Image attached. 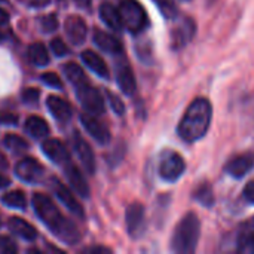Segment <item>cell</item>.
<instances>
[{
  "label": "cell",
  "instance_id": "cell-30",
  "mask_svg": "<svg viewBox=\"0 0 254 254\" xmlns=\"http://www.w3.org/2000/svg\"><path fill=\"white\" fill-rule=\"evenodd\" d=\"M39 98H40V91L37 88H25L22 92H21V100L22 103L28 104V106H34L39 103Z\"/></svg>",
  "mask_w": 254,
  "mask_h": 254
},
{
  "label": "cell",
  "instance_id": "cell-24",
  "mask_svg": "<svg viewBox=\"0 0 254 254\" xmlns=\"http://www.w3.org/2000/svg\"><path fill=\"white\" fill-rule=\"evenodd\" d=\"M27 57L30 60L31 64L34 65H46L49 63V54L45 48L43 43H33L28 46V51H27Z\"/></svg>",
  "mask_w": 254,
  "mask_h": 254
},
{
  "label": "cell",
  "instance_id": "cell-1",
  "mask_svg": "<svg viewBox=\"0 0 254 254\" xmlns=\"http://www.w3.org/2000/svg\"><path fill=\"white\" fill-rule=\"evenodd\" d=\"M33 208L37 217L49 228V231L58 237L65 244H77L80 241V232L77 226L65 219L61 211L57 208L54 201L43 195V193H34L33 195Z\"/></svg>",
  "mask_w": 254,
  "mask_h": 254
},
{
  "label": "cell",
  "instance_id": "cell-6",
  "mask_svg": "<svg viewBox=\"0 0 254 254\" xmlns=\"http://www.w3.org/2000/svg\"><path fill=\"white\" fill-rule=\"evenodd\" d=\"M76 95L83 109L91 115H103L104 113V100L101 92L91 86L89 82L80 83L76 86Z\"/></svg>",
  "mask_w": 254,
  "mask_h": 254
},
{
  "label": "cell",
  "instance_id": "cell-35",
  "mask_svg": "<svg viewBox=\"0 0 254 254\" xmlns=\"http://www.w3.org/2000/svg\"><path fill=\"white\" fill-rule=\"evenodd\" d=\"M42 80H43L46 85L52 86V88H63V80L60 79L58 74H55V73H52V71L43 73V74H42Z\"/></svg>",
  "mask_w": 254,
  "mask_h": 254
},
{
  "label": "cell",
  "instance_id": "cell-12",
  "mask_svg": "<svg viewBox=\"0 0 254 254\" xmlns=\"http://www.w3.org/2000/svg\"><path fill=\"white\" fill-rule=\"evenodd\" d=\"M253 167L254 153H243V155H238V156L229 159V162L225 167V171L235 179H243L244 176H247L250 173V170Z\"/></svg>",
  "mask_w": 254,
  "mask_h": 254
},
{
  "label": "cell",
  "instance_id": "cell-16",
  "mask_svg": "<svg viewBox=\"0 0 254 254\" xmlns=\"http://www.w3.org/2000/svg\"><path fill=\"white\" fill-rule=\"evenodd\" d=\"M116 80H118V85H119L121 91L125 95H132L135 92V88H137L135 77H134L132 68L129 67V64L127 61L118 63V65H116Z\"/></svg>",
  "mask_w": 254,
  "mask_h": 254
},
{
  "label": "cell",
  "instance_id": "cell-28",
  "mask_svg": "<svg viewBox=\"0 0 254 254\" xmlns=\"http://www.w3.org/2000/svg\"><path fill=\"white\" fill-rule=\"evenodd\" d=\"M3 144L15 153H22L28 149V143L16 134H6L3 138Z\"/></svg>",
  "mask_w": 254,
  "mask_h": 254
},
{
  "label": "cell",
  "instance_id": "cell-37",
  "mask_svg": "<svg viewBox=\"0 0 254 254\" xmlns=\"http://www.w3.org/2000/svg\"><path fill=\"white\" fill-rule=\"evenodd\" d=\"M18 116L10 112H0V125H16Z\"/></svg>",
  "mask_w": 254,
  "mask_h": 254
},
{
  "label": "cell",
  "instance_id": "cell-14",
  "mask_svg": "<svg viewBox=\"0 0 254 254\" xmlns=\"http://www.w3.org/2000/svg\"><path fill=\"white\" fill-rule=\"evenodd\" d=\"M73 147H74V152L79 156L83 168L89 174H94V171H95V156H94V152H92L91 146L79 135V132H74V135H73Z\"/></svg>",
  "mask_w": 254,
  "mask_h": 254
},
{
  "label": "cell",
  "instance_id": "cell-41",
  "mask_svg": "<svg viewBox=\"0 0 254 254\" xmlns=\"http://www.w3.org/2000/svg\"><path fill=\"white\" fill-rule=\"evenodd\" d=\"M74 1H76V4H77L79 7H82V9H86V10L91 9V0H74Z\"/></svg>",
  "mask_w": 254,
  "mask_h": 254
},
{
  "label": "cell",
  "instance_id": "cell-2",
  "mask_svg": "<svg viewBox=\"0 0 254 254\" xmlns=\"http://www.w3.org/2000/svg\"><path fill=\"white\" fill-rule=\"evenodd\" d=\"M211 116H213L211 103L204 97L195 98L179 124L177 131L180 138L186 143H195L201 140L210 128Z\"/></svg>",
  "mask_w": 254,
  "mask_h": 254
},
{
  "label": "cell",
  "instance_id": "cell-5",
  "mask_svg": "<svg viewBox=\"0 0 254 254\" xmlns=\"http://www.w3.org/2000/svg\"><path fill=\"white\" fill-rule=\"evenodd\" d=\"M185 170H186V162L183 156L179 155L177 152L168 150L161 156L158 173L162 180L174 183L185 174Z\"/></svg>",
  "mask_w": 254,
  "mask_h": 254
},
{
  "label": "cell",
  "instance_id": "cell-21",
  "mask_svg": "<svg viewBox=\"0 0 254 254\" xmlns=\"http://www.w3.org/2000/svg\"><path fill=\"white\" fill-rule=\"evenodd\" d=\"M94 43L104 52L109 54H121L122 52V43L112 34L101 31V30H95L94 31Z\"/></svg>",
  "mask_w": 254,
  "mask_h": 254
},
{
  "label": "cell",
  "instance_id": "cell-40",
  "mask_svg": "<svg viewBox=\"0 0 254 254\" xmlns=\"http://www.w3.org/2000/svg\"><path fill=\"white\" fill-rule=\"evenodd\" d=\"M51 0H31V6L33 7H45L49 4Z\"/></svg>",
  "mask_w": 254,
  "mask_h": 254
},
{
  "label": "cell",
  "instance_id": "cell-15",
  "mask_svg": "<svg viewBox=\"0 0 254 254\" xmlns=\"http://www.w3.org/2000/svg\"><path fill=\"white\" fill-rule=\"evenodd\" d=\"M42 150L43 153L54 162L58 165H65L68 162V152L67 147L64 146L63 141L57 140V138H48L43 141L42 144Z\"/></svg>",
  "mask_w": 254,
  "mask_h": 254
},
{
  "label": "cell",
  "instance_id": "cell-34",
  "mask_svg": "<svg viewBox=\"0 0 254 254\" xmlns=\"http://www.w3.org/2000/svg\"><path fill=\"white\" fill-rule=\"evenodd\" d=\"M18 249L15 246V243L9 238V237H4V235H0V253L10 254L16 253Z\"/></svg>",
  "mask_w": 254,
  "mask_h": 254
},
{
  "label": "cell",
  "instance_id": "cell-42",
  "mask_svg": "<svg viewBox=\"0 0 254 254\" xmlns=\"http://www.w3.org/2000/svg\"><path fill=\"white\" fill-rule=\"evenodd\" d=\"M7 21H9V15H7V12H6V10H3V9H0V25L7 24Z\"/></svg>",
  "mask_w": 254,
  "mask_h": 254
},
{
  "label": "cell",
  "instance_id": "cell-26",
  "mask_svg": "<svg viewBox=\"0 0 254 254\" xmlns=\"http://www.w3.org/2000/svg\"><path fill=\"white\" fill-rule=\"evenodd\" d=\"M63 70H64V74L67 76V79H68L74 86L88 82V79H86V76H85V71H83L82 67H80L79 64H76V63H67V64L64 65Z\"/></svg>",
  "mask_w": 254,
  "mask_h": 254
},
{
  "label": "cell",
  "instance_id": "cell-7",
  "mask_svg": "<svg viewBox=\"0 0 254 254\" xmlns=\"http://www.w3.org/2000/svg\"><path fill=\"white\" fill-rule=\"evenodd\" d=\"M127 229L131 238H140L146 231V219H144V207L140 202H132L128 205L127 213Z\"/></svg>",
  "mask_w": 254,
  "mask_h": 254
},
{
  "label": "cell",
  "instance_id": "cell-27",
  "mask_svg": "<svg viewBox=\"0 0 254 254\" xmlns=\"http://www.w3.org/2000/svg\"><path fill=\"white\" fill-rule=\"evenodd\" d=\"M1 201L12 208H18V210H24L27 205V199H25V193L21 190H12L3 195Z\"/></svg>",
  "mask_w": 254,
  "mask_h": 254
},
{
  "label": "cell",
  "instance_id": "cell-29",
  "mask_svg": "<svg viewBox=\"0 0 254 254\" xmlns=\"http://www.w3.org/2000/svg\"><path fill=\"white\" fill-rule=\"evenodd\" d=\"M238 252L254 253V232H246L238 240Z\"/></svg>",
  "mask_w": 254,
  "mask_h": 254
},
{
  "label": "cell",
  "instance_id": "cell-13",
  "mask_svg": "<svg viewBox=\"0 0 254 254\" xmlns=\"http://www.w3.org/2000/svg\"><path fill=\"white\" fill-rule=\"evenodd\" d=\"M64 30H65L67 37L70 39V42L73 45H82L86 39V33H88L86 22L77 15H70L65 19Z\"/></svg>",
  "mask_w": 254,
  "mask_h": 254
},
{
  "label": "cell",
  "instance_id": "cell-32",
  "mask_svg": "<svg viewBox=\"0 0 254 254\" xmlns=\"http://www.w3.org/2000/svg\"><path fill=\"white\" fill-rule=\"evenodd\" d=\"M40 24H42L43 31H46V33L55 31V30L58 28V19H57L55 13H49V15L43 16V18L40 19Z\"/></svg>",
  "mask_w": 254,
  "mask_h": 254
},
{
  "label": "cell",
  "instance_id": "cell-25",
  "mask_svg": "<svg viewBox=\"0 0 254 254\" xmlns=\"http://www.w3.org/2000/svg\"><path fill=\"white\" fill-rule=\"evenodd\" d=\"M193 198L204 207L210 208L214 205V192L213 188L210 186V183L204 182L202 185H199L196 188V190L193 192Z\"/></svg>",
  "mask_w": 254,
  "mask_h": 254
},
{
  "label": "cell",
  "instance_id": "cell-20",
  "mask_svg": "<svg viewBox=\"0 0 254 254\" xmlns=\"http://www.w3.org/2000/svg\"><path fill=\"white\" fill-rule=\"evenodd\" d=\"M9 229L19 238L27 240V241H34L37 238V231L36 228L28 223L27 220L21 219V217H10L7 222Z\"/></svg>",
  "mask_w": 254,
  "mask_h": 254
},
{
  "label": "cell",
  "instance_id": "cell-44",
  "mask_svg": "<svg viewBox=\"0 0 254 254\" xmlns=\"http://www.w3.org/2000/svg\"><path fill=\"white\" fill-rule=\"evenodd\" d=\"M6 167H7V162H6L4 156L0 153V168H6Z\"/></svg>",
  "mask_w": 254,
  "mask_h": 254
},
{
  "label": "cell",
  "instance_id": "cell-17",
  "mask_svg": "<svg viewBox=\"0 0 254 254\" xmlns=\"http://www.w3.org/2000/svg\"><path fill=\"white\" fill-rule=\"evenodd\" d=\"M64 174H65V179H67V182L70 183V186H71L80 196H83V198H88V196H89V186H88L85 177L82 176V171H80L76 165L67 162L65 167H64Z\"/></svg>",
  "mask_w": 254,
  "mask_h": 254
},
{
  "label": "cell",
  "instance_id": "cell-38",
  "mask_svg": "<svg viewBox=\"0 0 254 254\" xmlns=\"http://www.w3.org/2000/svg\"><path fill=\"white\" fill-rule=\"evenodd\" d=\"M244 198L249 201V202H252L254 204V182H250V183H247V186L244 188Z\"/></svg>",
  "mask_w": 254,
  "mask_h": 254
},
{
  "label": "cell",
  "instance_id": "cell-46",
  "mask_svg": "<svg viewBox=\"0 0 254 254\" xmlns=\"http://www.w3.org/2000/svg\"><path fill=\"white\" fill-rule=\"evenodd\" d=\"M0 226H1V220H0Z\"/></svg>",
  "mask_w": 254,
  "mask_h": 254
},
{
  "label": "cell",
  "instance_id": "cell-11",
  "mask_svg": "<svg viewBox=\"0 0 254 254\" xmlns=\"http://www.w3.org/2000/svg\"><path fill=\"white\" fill-rule=\"evenodd\" d=\"M52 189H54L55 195L58 196V199L67 207V210H70L71 214H74L79 219L85 217V211H83L82 205L79 204V201L74 198V195L61 182H58L57 179H52Z\"/></svg>",
  "mask_w": 254,
  "mask_h": 254
},
{
  "label": "cell",
  "instance_id": "cell-36",
  "mask_svg": "<svg viewBox=\"0 0 254 254\" xmlns=\"http://www.w3.org/2000/svg\"><path fill=\"white\" fill-rule=\"evenodd\" d=\"M153 1L158 4V7L162 10V13H164L167 18H170V16H173V15L176 13V6L173 4L171 0H153Z\"/></svg>",
  "mask_w": 254,
  "mask_h": 254
},
{
  "label": "cell",
  "instance_id": "cell-9",
  "mask_svg": "<svg viewBox=\"0 0 254 254\" xmlns=\"http://www.w3.org/2000/svg\"><path fill=\"white\" fill-rule=\"evenodd\" d=\"M43 167L33 158L21 159L15 167V174L25 183H39L43 179Z\"/></svg>",
  "mask_w": 254,
  "mask_h": 254
},
{
  "label": "cell",
  "instance_id": "cell-31",
  "mask_svg": "<svg viewBox=\"0 0 254 254\" xmlns=\"http://www.w3.org/2000/svg\"><path fill=\"white\" fill-rule=\"evenodd\" d=\"M106 97H107V100H109V103H110L112 110H113L116 115L122 116V115L125 113V104H124V101H122L116 94H113V92H110V91H106Z\"/></svg>",
  "mask_w": 254,
  "mask_h": 254
},
{
  "label": "cell",
  "instance_id": "cell-45",
  "mask_svg": "<svg viewBox=\"0 0 254 254\" xmlns=\"http://www.w3.org/2000/svg\"><path fill=\"white\" fill-rule=\"evenodd\" d=\"M1 39H3V34H1V33H0V40H1Z\"/></svg>",
  "mask_w": 254,
  "mask_h": 254
},
{
  "label": "cell",
  "instance_id": "cell-10",
  "mask_svg": "<svg viewBox=\"0 0 254 254\" xmlns=\"http://www.w3.org/2000/svg\"><path fill=\"white\" fill-rule=\"evenodd\" d=\"M80 122L83 125V128L86 129V132L100 144H107L110 141V132L107 129V127H104L97 118H94V115L91 113H83L80 116Z\"/></svg>",
  "mask_w": 254,
  "mask_h": 254
},
{
  "label": "cell",
  "instance_id": "cell-3",
  "mask_svg": "<svg viewBox=\"0 0 254 254\" xmlns=\"http://www.w3.org/2000/svg\"><path fill=\"white\" fill-rule=\"evenodd\" d=\"M201 235V222L195 213H188L182 217L171 238V250L179 254L193 253L198 247Z\"/></svg>",
  "mask_w": 254,
  "mask_h": 254
},
{
  "label": "cell",
  "instance_id": "cell-33",
  "mask_svg": "<svg viewBox=\"0 0 254 254\" xmlns=\"http://www.w3.org/2000/svg\"><path fill=\"white\" fill-rule=\"evenodd\" d=\"M51 49H52V52H54L57 57H64V55L68 54L67 45H65L64 40H61L60 37H57V39H54V40L51 42Z\"/></svg>",
  "mask_w": 254,
  "mask_h": 254
},
{
  "label": "cell",
  "instance_id": "cell-8",
  "mask_svg": "<svg viewBox=\"0 0 254 254\" xmlns=\"http://www.w3.org/2000/svg\"><path fill=\"white\" fill-rule=\"evenodd\" d=\"M195 33H196V24L192 18L186 16L180 19L171 31V48L174 51L185 48L192 40Z\"/></svg>",
  "mask_w": 254,
  "mask_h": 254
},
{
  "label": "cell",
  "instance_id": "cell-19",
  "mask_svg": "<svg viewBox=\"0 0 254 254\" xmlns=\"http://www.w3.org/2000/svg\"><path fill=\"white\" fill-rule=\"evenodd\" d=\"M46 106L52 113V116L61 122H67L71 118V106L61 97L49 95L46 100Z\"/></svg>",
  "mask_w": 254,
  "mask_h": 254
},
{
  "label": "cell",
  "instance_id": "cell-39",
  "mask_svg": "<svg viewBox=\"0 0 254 254\" xmlns=\"http://www.w3.org/2000/svg\"><path fill=\"white\" fill-rule=\"evenodd\" d=\"M85 252H86V253H100V254L112 253V250H110V249H106V247H91V249H86Z\"/></svg>",
  "mask_w": 254,
  "mask_h": 254
},
{
  "label": "cell",
  "instance_id": "cell-43",
  "mask_svg": "<svg viewBox=\"0 0 254 254\" xmlns=\"http://www.w3.org/2000/svg\"><path fill=\"white\" fill-rule=\"evenodd\" d=\"M9 185H10V182H9V179L0 174V189H4V188H7Z\"/></svg>",
  "mask_w": 254,
  "mask_h": 254
},
{
  "label": "cell",
  "instance_id": "cell-18",
  "mask_svg": "<svg viewBox=\"0 0 254 254\" xmlns=\"http://www.w3.org/2000/svg\"><path fill=\"white\" fill-rule=\"evenodd\" d=\"M80 58H82V61L86 64V67L89 68V70H92L95 74H98L100 77H103V79H109V74H110V71H109V67H107V64H106V61L97 54V52H94V51H83L82 52V55H80Z\"/></svg>",
  "mask_w": 254,
  "mask_h": 254
},
{
  "label": "cell",
  "instance_id": "cell-4",
  "mask_svg": "<svg viewBox=\"0 0 254 254\" xmlns=\"http://www.w3.org/2000/svg\"><path fill=\"white\" fill-rule=\"evenodd\" d=\"M119 13L125 28L132 34L141 33L149 22L144 7L137 0H119Z\"/></svg>",
  "mask_w": 254,
  "mask_h": 254
},
{
  "label": "cell",
  "instance_id": "cell-22",
  "mask_svg": "<svg viewBox=\"0 0 254 254\" xmlns=\"http://www.w3.org/2000/svg\"><path fill=\"white\" fill-rule=\"evenodd\" d=\"M100 16H101L103 22H104L107 27H110L112 30H115V31H121V30H122L124 22H122L119 9H116L113 4H110V3H103V4L100 6Z\"/></svg>",
  "mask_w": 254,
  "mask_h": 254
},
{
  "label": "cell",
  "instance_id": "cell-23",
  "mask_svg": "<svg viewBox=\"0 0 254 254\" xmlns=\"http://www.w3.org/2000/svg\"><path fill=\"white\" fill-rule=\"evenodd\" d=\"M25 131L36 138H42L46 137L49 134V125L46 124V121L40 116H30L25 121Z\"/></svg>",
  "mask_w": 254,
  "mask_h": 254
}]
</instances>
